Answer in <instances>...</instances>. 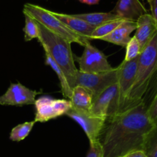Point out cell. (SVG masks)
I'll return each instance as SVG.
<instances>
[{"instance_id": "obj_28", "label": "cell", "mask_w": 157, "mask_h": 157, "mask_svg": "<svg viewBox=\"0 0 157 157\" xmlns=\"http://www.w3.org/2000/svg\"><path fill=\"white\" fill-rule=\"evenodd\" d=\"M101 0H79L80 2L84 3V4L89 5V6H92V5H97L100 2Z\"/></svg>"}, {"instance_id": "obj_13", "label": "cell", "mask_w": 157, "mask_h": 157, "mask_svg": "<svg viewBox=\"0 0 157 157\" xmlns=\"http://www.w3.org/2000/svg\"><path fill=\"white\" fill-rule=\"evenodd\" d=\"M135 31L136 33L134 37L138 41L143 51L156 34V22L151 14L146 13L138 18Z\"/></svg>"}, {"instance_id": "obj_23", "label": "cell", "mask_w": 157, "mask_h": 157, "mask_svg": "<svg viewBox=\"0 0 157 157\" xmlns=\"http://www.w3.org/2000/svg\"><path fill=\"white\" fill-rule=\"evenodd\" d=\"M157 94V71L155 73V75H153V78H152L151 81L150 83V85H149L148 89H147V92H146L145 95L143 98V101L144 102V104H146V106H147L150 104V101H152L154 96Z\"/></svg>"}, {"instance_id": "obj_16", "label": "cell", "mask_w": 157, "mask_h": 157, "mask_svg": "<svg viewBox=\"0 0 157 157\" xmlns=\"http://www.w3.org/2000/svg\"><path fill=\"white\" fill-rule=\"evenodd\" d=\"M93 99V94L88 89L80 85H76L72 88L70 101L73 108L89 111Z\"/></svg>"}, {"instance_id": "obj_2", "label": "cell", "mask_w": 157, "mask_h": 157, "mask_svg": "<svg viewBox=\"0 0 157 157\" xmlns=\"http://www.w3.org/2000/svg\"><path fill=\"white\" fill-rule=\"evenodd\" d=\"M38 39L44 48L55 62L61 67L71 88L75 86L76 75L78 69L75 64V58L71 50V42L53 33L38 22Z\"/></svg>"}, {"instance_id": "obj_24", "label": "cell", "mask_w": 157, "mask_h": 157, "mask_svg": "<svg viewBox=\"0 0 157 157\" xmlns=\"http://www.w3.org/2000/svg\"><path fill=\"white\" fill-rule=\"evenodd\" d=\"M147 113L153 124H157V94L147 106Z\"/></svg>"}, {"instance_id": "obj_14", "label": "cell", "mask_w": 157, "mask_h": 157, "mask_svg": "<svg viewBox=\"0 0 157 157\" xmlns=\"http://www.w3.org/2000/svg\"><path fill=\"white\" fill-rule=\"evenodd\" d=\"M136 21L124 20L122 23L119 25L113 32L104 36L101 40L120 45L121 47H126L131 39L130 35L133 31L136 30Z\"/></svg>"}, {"instance_id": "obj_5", "label": "cell", "mask_w": 157, "mask_h": 157, "mask_svg": "<svg viewBox=\"0 0 157 157\" xmlns=\"http://www.w3.org/2000/svg\"><path fill=\"white\" fill-rule=\"evenodd\" d=\"M84 47V52L81 57L74 56L79 64L78 71L83 73L98 74L109 71L113 68L109 63L107 56L92 45L90 41L86 43Z\"/></svg>"}, {"instance_id": "obj_17", "label": "cell", "mask_w": 157, "mask_h": 157, "mask_svg": "<svg viewBox=\"0 0 157 157\" xmlns=\"http://www.w3.org/2000/svg\"><path fill=\"white\" fill-rule=\"evenodd\" d=\"M78 18L84 20V21L93 26L94 28H97L101 25L104 24L108 21H113V20L120 19L121 18L110 12H93V13H84V14H77L75 15Z\"/></svg>"}, {"instance_id": "obj_3", "label": "cell", "mask_w": 157, "mask_h": 157, "mask_svg": "<svg viewBox=\"0 0 157 157\" xmlns=\"http://www.w3.org/2000/svg\"><path fill=\"white\" fill-rule=\"evenodd\" d=\"M156 71L157 34L143 49L138 58L136 78L127 98V108L143 101V98Z\"/></svg>"}, {"instance_id": "obj_7", "label": "cell", "mask_w": 157, "mask_h": 157, "mask_svg": "<svg viewBox=\"0 0 157 157\" xmlns=\"http://www.w3.org/2000/svg\"><path fill=\"white\" fill-rule=\"evenodd\" d=\"M35 122L44 123L50 120L66 115L72 107L70 101L66 99H54L43 96L35 100Z\"/></svg>"}, {"instance_id": "obj_19", "label": "cell", "mask_w": 157, "mask_h": 157, "mask_svg": "<svg viewBox=\"0 0 157 157\" xmlns=\"http://www.w3.org/2000/svg\"><path fill=\"white\" fill-rule=\"evenodd\" d=\"M35 123L36 122L35 121H28L15 126L11 131L9 139L15 142H19L25 140L32 131Z\"/></svg>"}, {"instance_id": "obj_11", "label": "cell", "mask_w": 157, "mask_h": 157, "mask_svg": "<svg viewBox=\"0 0 157 157\" xmlns=\"http://www.w3.org/2000/svg\"><path fill=\"white\" fill-rule=\"evenodd\" d=\"M40 93L28 88L20 83L11 84L6 93L0 96V105L21 107L34 104L35 98Z\"/></svg>"}, {"instance_id": "obj_15", "label": "cell", "mask_w": 157, "mask_h": 157, "mask_svg": "<svg viewBox=\"0 0 157 157\" xmlns=\"http://www.w3.org/2000/svg\"><path fill=\"white\" fill-rule=\"evenodd\" d=\"M52 14L62 23H64L68 29L75 32L78 35L90 39L91 34L93 33L95 28L87 24L86 21L78 18L75 15H67V14L59 13V12H52Z\"/></svg>"}, {"instance_id": "obj_4", "label": "cell", "mask_w": 157, "mask_h": 157, "mask_svg": "<svg viewBox=\"0 0 157 157\" xmlns=\"http://www.w3.org/2000/svg\"><path fill=\"white\" fill-rule=\"evenodd\" d=\"M23 14L32 17L48 30L68 40L71 43H77L80 45L84 46L86 43L89 42L87 38H84L71 30L52 14V11L44 8L37 5L26 3L23 8Z\"/></svg>"}, {"instance_id": "obj_27", "label": "cell", "mask_w": 157, "mask_h": 157, "mask_svg": "<svg viewBox=\"0 0 157 157\" xmlns=\"http://www.w3.org/2000/svg\"><path fill=\"white\" fill-rule=\"evenodd\" d=\"M120 157H147L145 153L143 150H134V151L129 152L126 154Z\"/></svg>"}, {"instance_id": "obj_18", "label": "cell", "mask_w": 157, "mask_h": 157, "mask_svg": "<svg viewBox=\"0 0 157 157\" xmlns=\"http://www.w3.org/2000/svg\"><path fill=\"white\" fill-rule=\"evenodd\" d=\"M45 64L48 65L52 67V70L56 73L57 76H58V79H59L60 84H61V93H62L63 96L66 98H69L70 99L71 97L72 93V88L70 87L67 81V78H66L65 75H64V71L61 68L59 65L57 64L55 61V60L50 56L48 53L45 52Z\"/></svg>"}, {"instance_id": "obj_29", "label": "cell", "mask_w": 157, "mask_h": 157, "mask_svg": "<svg viewBox=\"0 0 157 157\" xmlns=\"http://www.w3.org/2000/svg\"><path fill=\"white\" fill-rule=\"evenodd\" d=\"M146 1H147V2L149 3V4H150V3H151V2H152V0H146Z\"/></svg>"}, {"instance_id": "obj_10", "label": "cell", "mask_w": 157, "mask_h": 157, "mask_svg": "<svg viewBox=\"0 0 157 157\" xmlns=\"http://www.w3.org/2000/svg\"><path fill=\"white\" fill-rule=\"evenodd\" d=\"M66 116L79 124L87 135L89 142L94 143L99 140L105 120L94 116L90 111L78 110L73 107L67 111Z\"/></svg>"}, {"instance_id": "obj_1", "label": "cell", "mask_w": 157, "mask_h": 157, "mask_svg": "<svg viewBox=\"0 0 157 157\" xmlns=\"http://www.w3.org/2000/svg\"><path fill=\"white\" fill-rule=\"evenodd\" d=\"M154 126L143 101L107 118L99 136L104 157H120L143 150L146 137Z\"/></svg>"}, {"instance_id": "obj_22", "label": "cell", "mask_w": 157, "mask_h": 157, "mask_svg": "<svg viewBox=\"0 0 157 157\" xmlns=\"http://www.w3.org/2000/svg\"><path fill=\"white\" fill-rule=\"evenodd\" d=\"M126 55L124 61H130L138 58L140 55L142 49L140 46L139 42L134 36L131 37V39L126 46Z\"/></svg>"}, {"instance_id": "obj_8", "label": "cell", "mask_w": 157, "mask_h": 157, "mask_svg": "<svg viewBox=\"0 0 157 157\" xmlns=\"http://www.w3.org/2000/svg\"><path fill=\"white\" fill-rule=\"evenodd\" d=\"M117 83V68H113L109 71L98 74H87L78 71L75 86L80 85L88 89L94 98L104 91L107 87Z\"/></svg>"}, {"instance_id": "obj_9", "label": "cell", "mask_w": 157, "mask_h": 157, "mask_svg": "<svg viewBox=\"0 0 157 157\" xmlns=\"http://www.w3.org/2000/svg\"><path fill=\"white\" fill-rule=\"evenodd\" d=\"M138 58L139 57L130 61H124L119 67H117V86L120 97V111L127 108V98L136 78Z\"/></svg>"}, {"instance_id": "obj_6", "label": "cell", "mask_w": 157, "mask_h": 157, "mask_svg": "<svg viewBox=\"0 0 157 157\" xmlns=\"http://www.w3.org/2000/svg\"><path fill=\"white\" fill-rule=\"evenodd\" d=\"M89 111L94 116L106 120L120 111V97L117 83L94 98Z\"/></svg>"}, {"instance_id": "obj_12", "label": "cell", "mask_w": 157, "mask_h": 157, "mask_svg": "<svg viewBox=\"0 0 157 157\" xmlns=\"http://www.w3.org/2000/svg\"><path fill=\"white\" fill-rule=\"evenodd\" d=\"M112 12L122 19L136 21L147 10L140 0H118Z\"/></svg>"}, {"instance_id": "obj_21", "label": "cell", "mask_w": 157, "mask_h": 157, "mask_svg": "<svg viewBox=\"0 0 157 157\" xmlns=\"http://www.w3.org/2000/svg\"><path fill=\"white\" fill-rule=\"evenodd\" d=\"M25 18V24L23 28L25 33V41H29L34 38H38L39 30H38V22L32 17L27 15H24Z\"/></svg>"}, {"instance_id": "obj_20", "label": "cell", "mask_w": 157, "mask_h": 157, "mask_svg": "<svg viewBox=\"0 0 157 157\" xmlns=\"http://www.w3.org/2000/svg\"><path fill=\"white\" fill-rule=\"evenodd\" d=\"M124 20V19H122V18L113 20V21H108V22H106L101 25L98 26V27L95 28L93 33L91 34L90 39H101L104 36L109 35L110 32H113L119 25L122 23Z\"/></svg>"}, {"instance_id": "obj_26", "label": "cell", "mask_w": 157, "mask_h": 157, "mask_svg": "<svg viewBox=\"0 0 157 157\" xmlns=\"http://www.w3.org/2000/svg\"><path fill=\"white\" fill-rule=\"evenodd\" d=\"M150 9L152 12V16L154 18L156 26V34H157V0H152L151 3L150 4Z\"/></svg>"}, {"instance_id": "obj_25", "label": "cell", "mask_w": 157, "mask_h": 157, "mask_svg": "<svg viewBox=\"0 0 157 157\" xmlns=\"http://www.w3.org/2000/svg\"><path fill=\"white\" fill-rule=\"evenodd\" d=\"M86 157H104V152L99 140L90 143V149Z\"/></svg>"}]
</instances>
